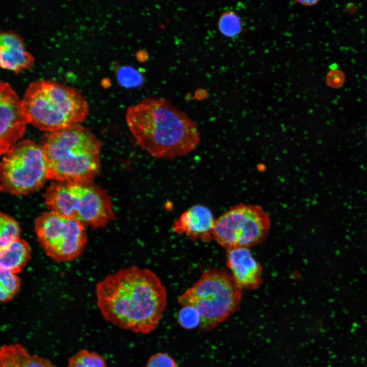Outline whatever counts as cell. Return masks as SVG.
Here are the masks:
<instances>
[{"instance_id": "cell-1", "label": "cell", "mask_w": 367, "mask_h": 367, "mask_svg": "<svg viewBox=\"0 0 367 367\" xmlns=\"http://www.w3.org/2000/svg\"><path fill=\"white\" fill-rule=\"evenodd\" d=\"M97 307L106 321L134 333L148 334L158 326L167 305V293L159 276L132 266L99 281Z\"/></svg>"}, {"instance_id": "cell-2", "label": "cell", "mask_w": 367, "mask_h": 367, "mask_svg": "<svg viewBox=\"0 0 367 367\" xmlns=\"http://www.w3.org/2000/svg\"><path fill=\"white\" fill-rule=\"evenodd\" d=\"M125 119L137 144L155 158L187 155L200 142L197 124L165 98H146L130 106Z\"/></svg>"}, {"instance_id": "cell-3", "label": "cell", "mask_w": 367, "mask_h": 367, "mask_svg": "<svg viewBox=\"0 0 367 367\" xmlns=\"http://www.w3.org/2000/svg\"><path fill=\"white\" fill-rule=\"evenodd\" d=\"M101 146L92 133L78 124L50 133L42 145L48 179L92 181L100 168Z\"/></svg>"}, {"instance_id": "cell-4", "label": "cell", "mask_w": 367, "mask_h": 367, "mask_svg": "<svg viewBox=\"0 0 367 367\" xmlns=\"http://www.w3.org/2000/svg\"><path fill=\"white\" fill-rule=\"evenodd\" d=\"M21 101L28 122L50 133L78 124L88 112L87 102L78 90L50 80L31 82Z\"/></svg>"}, {"instance_id": "cell-5", "label": "cell", "mask_w": 367, "mask_h": 367, "mask_svg": "<svg viewBox=\"0 0 367 367\" xmlns=\"http://www.w3.org/2000/svg\"><path fill=\"white\" fill-rule=\"evenodd\" d=\"M50 211L76 220L85 227L102 228L115 219L107 192L92 181H55L44 193Z\"/></svg>"}, {"instance_id": "cell-6", "label": "cell", "mask_w": 367, "mask_h": 367, "mask_svg": "<svg viewBox=\"0 0 367 367\" xmlns=\"http://www.w3.org/2000/svg\"><path fill=\"white\" fill-rule=\"evenodd\" d=\"M242 291L231 274L211 268L178 297L177 302L197 309L201 316L199 330L206 332L216 328L239 309Z\"/></svg>"}, {"instance_id": "cell-7", "label": "cell", "mask_w": 367, "mask_h": 367, "mask_svg": "<svg viewBox=\"0 0 367 367\" xmlns=\"http://www.w3.org/2000/svg\"><path fill=\"white\" fill-rule=\"evenodd\" d=\"M1 191L25 195L41 188L48 178L42 145L31 140L18 142L3 158L0 166Z\"/></svg>"}, {"instance_id": "cell-8", "label": "cell", "mask_w": 367, "mask_h": 367, "mask_svg": "<svg viewBox=\"0 0 367 367\" xmlns=\"http://www.w3.org/2000/svg\"><path fill=\"white\" fill-rule=\"evenodd\" d=\"M269 215L257 205L240 203L216 220L213 238L226 250L262 243L269 232Z\"/></svg>"}, {"instance_id": "cell-9", "label": "cell", "mask_w": 367, "mask_h": 367, "mask_svg": "<svg viewBox=\"0 0 367 367\" xmlns=\"http://www.w3.org/2000/svg\"><path fill=\"white\" fill-rule=\"evenodd\" d=\"M85 226L75 220L49 211L38 216L34 222L37 239L46 255L59 262L77 259L87 242Z\"/></svg>"}, {"instance_id": "cell-10", "label": "cell", "mask_w": 367, "mask_h": 367, "mask_svg": "<svg viewBox=\"0 0 367 367\" xmlns=\"http://www.w3.org/2000/svg\"><path fill=\"white\" fill-rule=\"evenodd\" d=\"M0 152L6 154L22 138L27 117L21 99L6 82H0Z\"/></svg>"}, {"instance_id": "cell-11", "label": "cell", "mask_w": 367, "mask_h": 367, "mask_svg": "<svg viewBox=\"0 0 367 367\" xmlns=\"http://www.w3.org/2000/svg\"><path fill=\"white\" fill-rule=\"evenodd\" d=\"M216 220L211 210L205 205L195 204L184 212L173 222L172 229L192 241L208 242L213 238Z\"/></svg>"}, {"instance_id": "cell-12", "label": "cell", "mask_w": 367, "mask_h": 367, "mask_svg": "<svg viewBox=\"0 0 367 367\" xmlns=\"http://www.w3.org/2000/svg\"><path fill=\"white\" fill-rule=\"evenodd\" d=\"M226 263L232 278L241 289L253 290L262 282V268L249 248H238L226 250Z\"/></svg>"}, {"instance_id": "cell-13", "label": "cell", "mask_w": 367, "mask_h": 367, "mask_svg": "<svg viewBox=\"0 0 367 367\" xmlns=\"http://www.w3.org/2000/svg\"><path fill=\"white\" fill-rule=\"evenodd\" d=\"M34 58L27 51L23 39L12 30L0 34V65L16 73L30 68Z\"/></svg>"}, {"instance_id": "cell-14", "label": "cell", "mask_w": 367, "mask_h": 367, "mask_svg": "<svg viewBox=\"0 0 367 367\" xmlns=\"http://www.w3.org/2000/svg\"><path fill=\"white\" fill-rule=\"evenodd\" d=\"M0 367H57L50 360L31 354L19 343L3 345Z\"/></svg>"}, {"instance_id": "cell-15", "label": "cell", "mask_w": 367, "mask_h": 367, "mask_svg": "<svg viewBox=\"0 0 367 367\" xmlns=\"http://www.w3.org/2000/svg\"><path fill=\"white\" fill-rule=\"evenodd\" d=\"M31 257V248L29 243L19 238L0 249L1 269L13 273H19Z\"/></svg>"}, {"instance_id": "cell-16", "label": "cell", "mask_w": 367, "mask_h": 367, "mask_svg": "<svg viewBox=\"0 0 367 367\" xmlns=\"http://www.w3.org/2000/svg\"><path fill=\"white\" fill-rule=\"evenodd\" d=\"M0 300L6 303L11 301L19 292L21 281L16 274L0 269Z\"/></svg>"}, {"instance_id": "cell-17", "label": "cell", "mask_w": 367, "mask_h": 367, "mask_svg": "<svg viewBox=\"0 0 367 367\" xmlns=\"http://www.w3.org/2000/svg\"><path fill=\"white\" fill-rule=\"evenodd\" d=\"M18 222L12 216L2 212L0 215V249L20 238Z\"/></svg>"}, {"instance_id": "cell-18", "label": "cell", "mask_w": 367, "mask_h": 367, "mask_svg": "<svg viewBox=\"0 0 367 367\" xmlns=\"http://www.w3.org/2000/svg\"><path fill=\"white\" fill-rule=\"evenodd\" d=\"M68 367H107L104 357L94 351L82 349L68 360Z\"/></svg>"}, {"instance_id": "cell-19", "label": "cell", "mask_w": 367, "mask_h": 367, "mask_svg": "<svg viewBox=\"0 0 367 367\" xmlns=\"http://www.w3.org/2000/svg\"><path fill=\"white\" fill-rule=\"evenodd\" d=\"M218 27L220 33L228 38L237 36L243 29L241 18L235 12L232 11L225 12L221 15Z\"/></svg>"}, {"instance_id": "cell-20", "label": "cell", "mask_w": 367, "mask_h": 367, "mask_svg": "<svg viewBox=\"0 0 367 367\" xmlns=\"http://www.w3.org/2000/svg\"><path fill=\"white\" fill-rule=\"evenodd\" d=\"M119 83L125 88H135L141 85L143 82L142 75L135 68L129 66H122L116 72Z\"/></svg>"}, {"instance_id": "cell-21", "label": "cell", "mask_w": 367, "mask_h": 367, "mask_svg": "<svg viewBox=\"0 0 367 367\" xmlns=\"http://www.w3.org/2000/svg\"><path fill=\"white\" fill-rule=\"evenodd\" d=\"M177 320L181 327L188 330L199 327L201 324L199 311L192 306H183L178 312Z\"/></svg>"}, {"instance_id": "cell-22", "label": "cell", "mask_w": 367, "mask_h": 367, "mask_svg": "<svg viewBox=\"0 0 367 367\" xmlns=\"http://www.w3.org/2000/svg\"><path fill=\"white\" fill-rule=\"evenodd\" d=\"M146 367H177L175 361L169 355L159 352L148 360Z\"/></svg>"}, {"instance_id": "cell-23", "label": "cell", "mask_w": 367, "mask_h": 367, "mask_svg": "<svg viewBox=\"0 0 367 367\" xmlns=\"http://www.w3.org/2000/svg\"><path fill=\"white\" fill-rule=\"evenodd\" d=\"M344 76L342 72L339 70L330 71L327 76V82L331 87H338L343 84Z\"/></svg>"}, {"instance_id": "cell-24", "label": "cell", "mask_w": 367, "mask_h": 367, "mask_svg": "<svg viewBox=\"0 0 367 367\" xmlns=\"http://www.w3.org/2000/svg\"><path fill=\"white\" fill-rule=\"evenodd\" d=\"M297 2L303 6L309 7V6H313V5L317 4V3H318L319 2V1H316V0H314V1L307 0V1H297Z\"/></svg>"}, {"instance_id": "cell-25", "label": "cell", "mask_w": 367, "mask_h": 367, "mask_svg": "<svg viewBox=\"0 0 367 367\" xmlns=\"http://www.w3.org/2000/svg\"><path fill=\"white\" fill-rule=\"evenodd\" d=\"M366 138H367V131H366Z\"/></svg>"}]
</instances>
